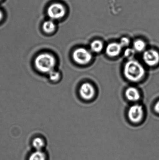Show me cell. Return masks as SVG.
Wrapping results in <instances>:
<instances>
[{"instance_id":"obj_7","label":"cell","mask_w":159,"mask_h":160,"mask_svg":"<svg viewBox=\"0 0 159 160\" xmlns=\"http://www.w3.org/2000/svg\"><path fill=\"white\" fill-rule=\"evenodd\" d=\"M79 93L84 99L90 100L94 97L95 89L91 84L88 82L84 83L80 86Z\"/></svg>"},{"instance_id":"obj_14","label":"cell","mask_w":159,"mask_h":160,"mask_svg":"<svg viewBox=\"0 0 159 160\" xmlns=\"http://www.w3.org/2000/svg\"><path fill=\"white\" fill-rule=\"evenodd\" d=\"M133 49L135 51L142 52L145 49L146 44L143 40L142 39H137L133 43Z\"/></svg>"},{"instance_id":"obj_9","label":"cell","mask_w":159,"mask_h":160,"mask_svg":"<svg viewBox=\"0 0 159 160\" xmlns=\"http://www.w3.org/2000/svg\"><path fill=\"white\" fill-rule=\"evenodd\" d=\"M126 97L129 100L131 101H137L140 98L139 90L136 88H129L125 92Z\"/></svg>"},{"instance_id":"obj_17","label":"cell","mask_w":159,"mask_h":160,"mask_svg":"<svg viewBox=\"0 0 159 160\" xmlns=\"http://www.w3.org/2000/svg\"><path fill=\"white\" fill-rule=\"evenodd\" d=\"M135 52L133 48H127L124 52V55L126 57H128V58L132 57L134 55Z\"/></svg>"},{"instance_id":"obj_16","label":"cell","mask_w":159,"mask_h":160,"mask_svg":"<svg viewBox=\"0 0 159 160\" xmlns=\"http://www.w3.org/2000/svg\"><path fill=\"white\" fill-rule=\"evenodd\" d=\"M129 39L127 37L122 38L121 39H120V42L119 44L121 45V47L123 48H125V47H128L130 44Z\"/></svg>"},{"instance_id":"obj_10","label":"cell","mask_w":159,"mask_h":160,"mask_svg":"<svg viewBox=\"0 0 159 160\" xmlns=\"http://www.w3.org/2000/svg\"><path fill=\"white\" fill-rule=\"evenodd\" d=\"M32 145L36 151H43L46 146L45 141L42 137H35L33 140Z\"/></svg>"},{"instance_id":"obj_1","label":"cell","mask_w":159,"mask_h":160,"mask_svg":"<svg viewBox=\"0 0 159 160\" xmlns=\"http://www.w3.org/2000/svg\"><path fill=\"white\" fill-rule=\"evenodd\" d=\"M57 60L54 55L49 52H43L38 54L35 59L34 64L39 72L48 74L55 69Z\"/></svg>"},{"instance_id":"obj_19","label":"cell","mask_w":159,"mask_h":160,"mask_svg":"<svg viewBox=\"0 0 159 160\" xmlns=\"http://www.w3.org/2000/svg\"><path fill=\"white\" fill-rule=\"evenodd\" d=\"M2 17H3L2 13V12H1V11H0V20H1V19H2Z\"/></svg>"},{"instance_id":"obj_12","label":"cell","mask_w":159,"mask_h":160,"mask_svg":"<svg viewBox=\"0 0 159 160\" xmlns=\"http://www.w3.org/2000/svg\"><path fill=\"white\" fill-rule=\"evenodd\" d=\"M103 43L100 40H95L91 42L90 45L91 50L93 52H99L102 50L103 48Z\"/></svg>"},{"instance_id":"obj_6","label":"cell","mask_w":159,"mask_h":160,"mask_svg":"<svg viewBox=\"0 0 159 160\" xmlns=\"http://www.w3.org/2000/svg\"><path fill=\"white\" fill-rule=\"evenodd\" d=\"M143 60L149 66L157 65L159 62V53L155 50L146 51L143 54Z\"/></svg>"},{"instance_id":"obj_13","label":"cell","mask_w":159,"mask_h":160,"mask_svg":"<svg viewBox=\"0 0 159 160\" xmlns=\"http://www.w3.org/2000/svg\"><path fill=\"white\" fill-rule=\"evenodd\" d=\"M44 31L47 33L53 32L56 29V25L52 21H46L43 25Z\"/></svg>"},{"instance_id":"obj_15","label":"cell","mask_w":159,"mask_h":160,"mask_svg":"<svg viewBox=\"0 0 159 160\" xmlns=\"http://www.w3.org/2000/svg\"><path fill=\"white\" fill-rule=\"evenodd\" d=\"M49 78L50 81L53 82L58 81L61 78V74L56 69L52 70L48 74Z\"/></svg>"},{"instance_id":"obj_11","label":"cell","mask_w":159,"mask_h":160,"mask_svg":"<svg viewBox=\"0 0 159 160\" xmlns=\"http://www.w3.org/2000/svg\"><path fill=\"white\" fill-rule=\"evenodd\" d=\"M29 160H47V156L44 151H35L29 157Z\"/></svg>"},{"instance_id":"obj_8","label":"cell","mask_w":159,"mask_h":160,"mask_svg":"<svg viewBox=\"0 0 159 160\" xmlns=\"http://www.w3.org/2000/svg\"><path fill=\"white\" fill-rule=\"evenodd\" d=\"M122 47L119 43H111L107 45L105 49L106 54L111 57L117 56L121 52Z\"/></svg>"},{"instance_id":"obj_2","label":"cell","mask_w":159,"mask_h":160,"mask_svg":"<svg viewBox=\"0 0 159 160\" xmlns=\"http://www.w3.org/2000/svg\"><path fill=\"white\" fill-rule=\"evenodd\" d=\"M124 74L127 79L132 82H138L144 76L145 70L138 61L130 60L124 66Z\"/></svg>"},{"instance_id":"obj_5","label":"cell","mask_w":159,"mask_h":160,"mask_svg":"<svg viewBox=\"0 0 159 160\" xmlns=\"http://www.w3.org/2000/svg\"><path fill=\"white\" fill-rule=\"evenodd\" d=\"M143 116V109L142 105L134 104L130 107L128 112V116L133 122H140Z\"/></svg>"},{"instance_id":"obj_3","label":"cell","mask_w":159,"mask_h":160,"mask_svg":"<svg viewBox=\"0 0 159 160\" xmlns=\"http://www.w3.org/2000/svg\"><path fill=\"white\" fill-rule=\"evenodd\" d=\"M72 57L76 62L80 65H85L91 61L92 55L91 52L87 49L79 48L73 52Z\"/></svg>"},{"instance_id":"obj_18","label":"cell","mask_w":159,"mask_h":160,"mask_svg":"<svg viewBox=\"0 0 159 160\" xmlns=\"http://www.w3.org/2000/svg\"><path fill=\"white\" fill-rule=\"evenodd\" d=\"M154 108H155V111H156V112L159 113V100L157 102V103L155 104Z\"/></svg>"},{"instance_id":"obj_4","label":"cell","mask_w":159,"mask_h":160,"mask_svg":"<svg viewBox=\"0 0 159 160\" xmlns=\"http://www.w3.org/2000/svg\"><path fill=\"white\" fill-rule=\"evenodd\" d=\"M47 13L49 17L52 19H59L65 16L66 9L63 5L55 3L49 6Z\"/></svg>"}]
</instances>
